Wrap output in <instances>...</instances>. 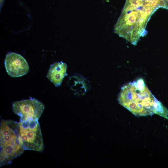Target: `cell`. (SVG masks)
I'll use <instances>...</instances> for the list:
<instances>
[{
    "instance_id": "cell-1",
    "label": "cell",
    "mask_w": 168,
    "mask_h": 168,
    "mask_svg": "<svg viewBox=\"0 0 168 168\" xmlns=\"http://www.w3.org/2000/svg\"><path fill=\"white\" fill-rule=\"evenodd\" d=\"M156 10L147 7L142 1L133 5L126 1L116 23L114 31L134 45L146 35L147 22Z\"/></svg>"
},
{
    "instance_id": "cell-2",
    "label": "cell",
    "mask_w": 168,
    "mask_h": 168,
    "mask_svg": "<svg viewBox=\"0 0 168 168\" xmlns=\"http://www.w3.org/2000/svg\"><path fill=\"white\" fill-rule=\"evenodd\" d=\"M120 104L137 116L156 114L162 105L142 78L124 85L118 97Z\"/></svg>"
},
{
    "instance_id": "cell-3",
    "label": "cell",
    "mask_w": 168,
    "mask_h": 168,
    "mask_svg": "<svg viewBox=\"0 0 168 168\" xmlns=\"http://www.w3.org/2000/svg\"><path fill=\"white\" fill-rule=\"evenodd\" d=\"M18 122L3 119L0 125V166L10 164L25 150L17 129Z\"/></svg>"
},
{
    "instance_id": "cell-4",
    "label": "cell",
    "mask_w": 168,
    "mask_h": 168,
    "mask_svg": "<svg viewBox=\"0 0 168 168\" xmlns=\"http://www.w3.org/2000/svg\"><path fill=\"white\" fill-rule=\"evenodd\" d=\"M18 133L25 150L42 152L44 141L38 120L29 119L18 122Z\"/></svg>"
},
{
    "instance_id": "cell-5",
    "label": "cell",
    "mask_w": 168,
    "mask_h": 168,
    "mask_svg": "<svg viewBox=\"0 0 168 168\" xmlns=\"http://www.w3.org/2000/svg\"><path fill=\"white\" fill-rule=\"evenodd\" d=\"M44 105L35 98L15 102L12 105L13 112L20 117V121L29 119L39 120L42 115Z\"/></svg>"
},
{
    "instance_id": "cell-6",
    "label": "cell",
    "mask_w": 168,
    "mask_h": 168,
    "mask_svg": "<svg viewBox=\"0 0 168 168\" xmlns=\"http://www.w3.org/2000/svg\"><path fill=\"white\" fill-rule=\"evenodd\" d=\"M5 65L8 74L12 77L23 76L29 71L26 60L21 55L14 52L9 53L6 55Z\"/></svg>"
},
{
    "instance_id": "cell-7",
    "label": "cell",
    "mask_w": 168,
    "mask_h": 168,
    "mask_svg": "<svg viewBox=\"0 0 168 168\" xmlns=\"http://www.w3.org/2000/svg\"><path fill=\"white\" fill-rule=\"evenodd\" d=\"M67 65L62 62L51 65L47 77L56 86L60 85L64 77L67 75Z\"/></svg>"
},
{
    "instance_id": "cell-8",
    "label": "cell",
    "mask_w": 168,
    "mask_h": 168,
    "mask_svg": "<svg viewBox=\"0 0 168 168\" xmlns=\"http://www.w3.org/2000/svg\"><path fill=\"white\" fill-rule=\"evenodd\" d=\"M4 1V0H0V6H1L2 4Z\"/></svg>"
}]
</instances>
